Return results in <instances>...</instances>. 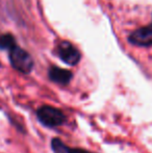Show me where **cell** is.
I'll return each mask as SVG.
<instances>
[{
    "instance_id": "cell-1",
    "label": "cell",
    "mask_w": 152,
    "mask_h": 153,
    "mask_svg": "<svg viewBox=\"0 0 152 153\" xmlns=\"http://www.w3.org/2000/svg\"><path fill=\"white\" fill-rule=\"evenodd\" d=\"M39 121L47 127H56L64 124L66 116L61 109L50 105H43L37 111Z\"/></svg>"
},
{
    "instance_id": "cell-2",
    "label": "cell",
    "mask_w": 152,
    "mask_h": 153,
    "mask_svg": "<svg viewBox=\"0 0 152 153\" xmlns=\"http://www.w3.org/2000/svg\"><path fill=\"white\" fill-rule=\"evenodd\" d=\"M10 61L12 66L21 73L28 74L33 68V59L27 51L16 46L10 51Z\"/></svg>"
},
{
    "instance_id": "cell-3",
    "label": "cell",
    "mask_w": 152,
    "mask_h": 153,
    "mask_svg": "<svg viewBox=\"0 0 152 153\" xmlns=\"http://www.w3.org/2000/svg\"><path fill=\"white\" fill-rule=\"evenodd\" d=\"M56 51L59 59L70 66H75L81 59V54L78 49L68 41H62L57 45Z\"/></svg>"
},
{
    "instance_id": "cell-4",
    "label": "cell",
    "mask_w": 152,
    "mask_h": 153,
    "mask_svg": "<svg viewBox=\"0 0 152 153\" xmlns=\"http://www.w3.org/2000/svg\"><path fill=\"white\" fill-rule=\"evenodd\" d=\"M131 44L140 47H149L152 45V23L150 25L141 27L132 32L128 38Z\"/></svg>"
},
{
    "instance_id": "cell-5",
    "label": "cell",
    "mask_w": 152,
    "mask_h": 153,
    "mask_svg": "<svg viewBox=\"0 0 152 153\" xmlns=\"http://www.w3.org/2000/svg\"><path fill=\"white\" fill-rule=\"evenodd\" d=\"M49 78L55 83H59L62 85H66L71 81L73 74L71 71L66 70L63 68H59L56 66H52L48 71Z\"/></svg>"
},
{
    "instance_id": "cell-6",
    "label": "cell",
    "mask_w": 152,
    "mask_h": 153,
    "mask_svg": "<svg viewBox=\"0 0 152 153\" xmlns=\"http://www.w3.org/2000/svg\"><path fill=\"white\" fill-rule=\"evenodd\" d=\"M51 147L54 153H90L87 150L79 149V148L68 147L59 139H53L51 142Z\"/></svg>"
},
{
    "instance_id": "cell-7",
    "label": "cell",
    "mask_w": 152,
    "mask_h": 153,
    "mask_svg": "<svg viewBox=\"0 0 152 153\" xmlns=\"http://www.w3.org/2000/svg\"><path fill=\"white\" fill-rule=\"evenodd\" d=\"M16 46L17 44L16 41H15V38L10 33H5L0 36V49L10 51Z\"/></svg>"
}]
</instances>
